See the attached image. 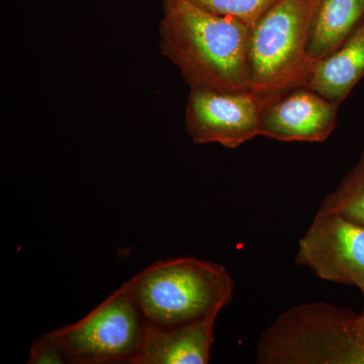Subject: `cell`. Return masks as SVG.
Instances as JSON below:
<instances>
[{
    "label": "cell",
    "instance_id": "cell-1",
    "mask_svg": "<svg viewBox=\"0 0 364 364\" xmlns=\"http://www.w3.org/2000/svg\"><path fill=\"white\" fill-rule=\"evenodd\" d=\"M250 26L218 16L188 0H165L160 48L191 90L250 91Z\"/></svg>",
    "mask_w": 364,
    "mask_h": 364
},
{
    "label": "cell",
    "instance_id": "cell-2",
    "mask_svg": "<svg viewBox=\"0 0 364 364\" xmlns=\"http://www.w3.org/2000/svg\"><path fill=\"white\" fill-rule=\"evenodd\" d=\"M151 327L217 318L233 298L226 268L195 257L160 260L124 282Z\"/></svg>",
    "mask_w": 364,
    "mask_h": 364
},
{
    "label": "cell",
    "instance_id": "cell-3",
    "mask_svg": "<svg viewBox=\"0 0 364 364\" xmlns=\"http://www.w3.org/2000/svg\"><path fill=\"white\" fill-rule=\"evenodd\" d=\"M359 315L326 303L293 306L263 333L261 364H364Z\"/></svg>",
    "mask_w": 364,
    "mask_h": 364
},
{
    "label": "cell",
    "instance_id": "cell-4",
    "mask_svg": "<svg viewBox=\"0 0 364 364\" xmlns=\"http://www.w3.org/2000/svg\"><path fill=\"white\" fill-rule=\"evenodd\" d=\"M318 2L277 0L251 28L250 91L272 102L306 85L315 66L309 56V44Z\"/></svg>",
    "mask_w": 364,
    "mask_h": 364
},
{
    "label": "cell",
    "instance_id": "cell-5",
    "mask_svg": "<svg viewBox=\"0 0 364 364\" xmlns=\"http://www.w3.org/2000/svg\"><path fill=\"white\" fill-rule=\"evenodd\" d=\"M148 328L124 284L86 317L50 333L68 363L138 364Z\"/></svg>",
    "mask_w": 364,
    "mask_h": 364
},
{
    "label": "cell",
    "instance_id": "cell-6",
    "mask_svg": "<svg viewBox=\"0 0 364 364\" xmlns=\"http://www.w3.org/2000/svg\"><path fill=\"white\" fill-rule=\"evenodd\" d=\"M267 102L252 91L191 90L186 112V131L196 144L218 143L234 149L261 135Z\"/></svg>",
    "mask_w": 364,
    "mask_h": 364
},
{
    "label": "cell",
    "instance_id": "cell-7",
    "mask_svg": "<svg viewBox=\"0 0 364 364\" xmlns=\"http://www.w3.org/2000/svg\"><path fill=\"white\" fill-rule=\"evenodd\" d=\"M296 261L321 279L358 287L364 296L363 225L318 212L299 242Z\"/></svg>",
    "mask_w": 364,
    "mask_h": 364
},
{
    "label": "cell",
    "instance_id": "cell-8",
    "mask_svg": "<svg viewBox=\"0 0 364 364\" xmlns=\"http://www.w3.org/2000/svg\"><path fill=\"white\" fill-rule=\"evenodd\" d=\"M337 102L301 86L268 102L261 135L284 142H323L336 128Z\"/></svg>",
    "mask_w": 364,
    "mask_h": 364
},
{
    "label": "cell",
    "instance_id": "cell-9",
    "mask_svg": "<svg viewBox=\"0 0 364 364\" xmlns=\"http://www.w3.org/2000/svg\"><path fill=\"white\" fill-rule=\"evenodd\" d=\"M215 318L166 329L149 326L138 364L210 363Z\"/></svg>",
    "mask_w": 364,
    "mask_h": 364
},
{
    "label": "cell",
    "instance_id": "cell-10",
    "mask_svg": "<svg viewBox=\"0 0 364 364\" xmlns=\"http://www.w3.org/2000/svg\"><path fill=\"white\" fill-rule=\"evenodd\" d=\"M363 75L364 16L343 44L316 64L305 86L340 104Z\"/></svg>",
    "mask_w": 364,
    "mask_h": 364
},
{
    "label": "cell",
    "instance_id": "cell-11",
    "mask_svg": "<svg viewBox=\"0 0 364 364\" xmlns=\"http://www.w3.org/2000/svg\"><path fill=\"white\" fill-rule=\"evenodd\" d=\"M363 16L364 0H320L309 44L314 65L336 51Z\"/></svg>",
    "mask_w": 364,
    "mask_h": 364
},
{
    "label": "cell",
    "instance_id": "cell-12",
    "mask_svg": "<svg viewBox=\"0 0 364 364\" xmlns=\"http://www.w3.org/2000/svg\"><path fill=\"white\" fill-rule=\"evenodd\" d=\"M318 213L343 215L364 226V151L353 169L321 203Z\"/></svg>",
    "mask_w": 364,
    "mask_h": 364
},
{
    "label": "cell",
    "instance_id": "cell-13",
    "mask_svg": "<svg viewBox=\"0 0 364 364\" xmlns=\"http://www.w3.org/2000/svg\"><path fill=\"white\" fill-rule=\"evenodd\" d=\"M191 4L218 14L229 16L252 28L277 0H188Z\"/></svg>",
    "mask_w": 364,
    "mask_h": 364
},
{
    "label": "cell",
    "instance_id": "cell-14",
    "mask_svg": "<svg viewBox=\"0 0 364 364\" xmlns=\"http://www.w3.org/2000/svg\"><path fill=\"white\" fill-rule=\"evenodd\" d=\"M26 363L64 364L68 363V360L51 333H48L33 342Z\"/></svg>",
    "mask_w": 364,
    "mask_h": 364
},
{
    "label": "cell",
    "instance_id": "cell-15",
    "mask_svg": "<svg viewBox=\"0 0 364 364\" xmlns=\"http://www.w3.org/2000/svg\"><path fill=\"white\" fill-rule=\"evenodd\" d=\"M358 326L359 333H360L361 341H363L364 347V310L363 314H360V315H359Z\"/></svg>",
    "mask_w": 364,
    "mask_h": 364
}]
</instances>
